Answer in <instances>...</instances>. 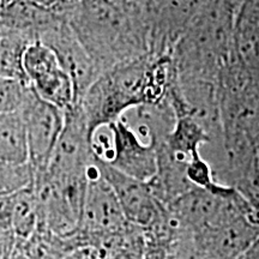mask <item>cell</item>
<instances>
[{"mask_svg":"<svg viewBox=\"0 0 259 259\" xmlns=\"http://www.w3.org/2000/svg\"><path fill=\"white\" fill-rule=\"evenodd\" d=\"M64 16L101 74L149 54L148 32L137 0H79L67 4Z\"/></svg>","mask_w":259,"mask_h":259,"instance_id":"1","label":"cell"},{"mask_svg":"<svg viewBox=\"0 0 259 259\" xmlns=\"http://www.w3.org/2000/svg\"><path fill=\"white\" fill-rule=\"evenodd\" d=\"M258 242H259V240H258Z\"/></svg>","mask_w":259,"mask_h":259,"instance_id":"34","label":"cell"},{"mask_svg":"<svg viewBox=\"0 0 259 259\" xmlns=\"http://www.w3.org/2000/svg\"><path fill=\"white\" fill-rule=\"evenodd\" d=\"M186 177L193 186L200 189H209L213 184L218 183L213 177L211 166L200 153L194 155L187 161Z\"/></svg>","mask_w":259,"mask_h":259,"instance_id":"22","label":"cell"},{"mask_svg":"<svg viewBox=\"0 0 259 259\" xmlns=\"http://www.w3.org/2000/svg\"><path fill=\"white\" fill-rule=\"evenodd\" d=\"M212 0H138L147 28L149 54H171L177 41Z\"/></svg>","mask_w":259,"mask_h":259,"instance_id":"4","label":"cell"},{"mask_svg":"<svg viewBox=\"0 0 259 259\" xmlns=\"http://www.w3.org/2000/svg\"><path fill=\"white\" fill-rule=\"evenodd\" d=\"M27 2L32 3V4L37 6H41L44 9L59 12H63L65 8H66V5L70 4V3H66L65 0H27Z\"/></svg>","mask_w":259,"mask_h":259,"instance_id":"25","label":"cell"},{"mask_svg":"<svg viewBox=\"0 0 259 259\" xmlns=\"http://www.w3.org/2000/svg\"><path fill=\"white\" fill-rule=\"evenodd\" d=\"M240 3L212 0L194 18L171 51L180 82L218 83L233 56V30Z\"/></svg>","mask_w":259,"mask_h":259,"instance_id":"2","label":"cell"},{"mask_svg":"<svg viewBox=\"0 0 259 259\" xmlns=\"http://www.w3.org/2000/svg\"><path fill=\"white\" fill-rule=\"evenodd\" d=\"M0 210L8 218L17 240H25L38 227V205L32 185L0 199Z\"/></svg>","mask_w":259,"mask_h":259,"instance_id":"14","label":"cell"},{"mask_svg":"<svg viewBox=\"0 0 259 259\" xmlns=\"http://www.w3.org/2000/svg\"><path fill=\"white\" fill-rule=\"evenodd\" d=\"M128 221L112 187L100 174L96 160L88 171L77 240L89 246L100 236L121 229Z\"/></svg>","mask_w":259,"mask_h":259,"instance_id":"6","label":"cell"},{"mask_svg":"<svg viewBox=\"0 0 259 259\" xmlns=\"http://www.w3.org/2000/svg\"><path fill=\"white\" fill-rule=\"evenodd\" d=\"M156 153L157 170L148 185L155 199L167 205L196 186L186 177L187 160L176 156L162 145L156 147Z\"/></svg>","mask_w":259,"mask_h":259,"instance_id":"13","label":"cell"},{"mask_svg":"<svg viewBox=\"0 0 259 259\" xmlns=\"http://www.w3.org/2000/svg\"><path fill=\"white\" fill-rule=\"evenodd\" d=\"M258 160H259V153H258Z\"/></svg>","mask_w":259,"mask_h":259,"instance_id":"32","label":"cell"},{"mask_svg":"<svg viewBox=\"0 0 259 259\" xmlns=\"http://www.w3.org/2000/svg\"><path fill=\"white\" fill-rule=\"evenodd\" d=\"M35 170V169H34ZM85 180H58L35 170L34 189L38 205V226L60 236H73L79 228Z\"/></svg>","mask_w":259,"mask_h":259,"instance_id":"3","label":"cell"},{"mask_svg":"<svg viewBox=\"0 0 259 259\" xmlns=\"http://www.w3.org/2000/svg\"><path fill=\"white\" fill-rule=\"evenodd\" d=\"M114 2H119V3H128V2H134V0H114Z\"/></svg>","mask_w":259,"mask_h":259,"instance_id":"29","label":"cell"},{"mask_svg":"<svg viewBox=\"0 0 259 259\" xmlns=\"http://www.w3.org/2000/svg\"><path fill=\"white\" fill-rule=\"evenodd\" d=\"M31 42L34 41L14 32L0 34V77L28 83L23 71V56Z\"/></svg>","mask_w":259,"mask_h":259,"instance_id":"18","label":"cell"},{"mask_svg":"<svg viewBox=\"0 0 259 259\" xmlns=\"http://www.w3.org/2000/svg\"><path fill=\"white\" fill-rule=\"evenodd\" d=\"M65 2H66V3H70V4H71V3H76V2H79V0H65Z\"/></svg>","mask_w":259,"mask_h":259,"instance_id":"30","label":"cell"},{"mask_svg":"<svg viewBox=\"0 0 259 259\" xmlns=\"http://www.w3.org/2000/svg\"><path fill=\"white\" fill-rule=\"evenodd\" d=\"M167 259H210L193 233L178 235L167 247Z\"/></svg>","mask_w":259,"mask_h":259,"instance_id":"21","label":"cell"},{"mask_svg":"<svg viewBox=\"0 0 259 259\" xmlns=\"http://www.w3.org/2000/svg\"><path fill=\"white\" fill-rule=\"evenodd\" d=\"M106 259H139V258L135 257V255L127 254V253H118V254H114V255H112V257L106 258Z\"/></svg>","mask_w":259,"mask_h":259,"instance_id":"27","label":"cell"},{"mask_svg":"<svg viewBox=\"0 0 259 259\" xmlns=\"http://www.w3.org/2000/svg\"><path fill=\"white\" fill-rule=\"evenodd\" d=\"M258 240L255 241L250 248H247L244 253L240 254L238 258H235V259H259V242H258Z\"/></svg>","mask_w":259,"mask_h":259,"instance_id":"26","label":"cell"},{"mask_svg":"<svg viewBox=\"0 0 259 259\" xmlns=\"http://www.w3.org/2000/svg\"><path fill=\"white\" fill-rule=\"evenodd\" d=\"M63 259H100V257L97 252L89 246H79L65 255Z\"/></svg>","mask_w":259,"mask_h":259,"instance_id":"24","label":"cell"},{"mask_svg":"<svg viewBox=\"0 0 259 259\" xmlns=\"http://www.w3.org/2000/svg\"><path fill=\"white\" fill-rule=\"evenodd\" d=\"M210 259H235L259 239V222L250 216L194 233Z\"/></svg>","mask_w":259,"mask_h":259,"instance_id":"11","label":"cell"},{"mask_svg":"<svg viewBox=\"0 0 259 259\" xmlns=\"http://www.w3.org/2000/svg\"><path fill=\"white\" fill-rule=\"evenodd\" d=\"M96 164L101 177L115 193L126 220L147 228L156 218L162 205L155 199L148 183L126 176L105 162L96 160Z\"/></svg>","mask_w":259,"mask_h":259,"instance_id":"9","label":"cell"},{"mask_svg":"<svg viewBox=\"0 0 259 259\" xmlns=\"http://www.w3.org/2000/svg\"><path fill=\"white\" fill-rule=\"evenodd\" d=\"M233 58L259 85V0H244L233 30Z\"/></svg>","mask_w":259,"mask_h":259,"instance_id":"12","label":"cell"},{"mask_svg":"<svg viewBox=\"0 0 259 259\" xmlns=\"http://www.w3.org/2000/svg\"><path fill=\"white\" fill-rule=\"evenodd\" d=\"M29 88L24 80L0 77V114L19 112Z\"/></svg>","mask_w":259,"mask_h":259,"instance_id":"20","label":"cell"},{"mask_svg":"<svg viewBox=\"0 0 259 259\" xmlns=\"http://www.w3.org/2000/svg\"><path fill=\"white\" fill-rule=\"evenodd\" d=\"M9 259H28L27 257H24L23 254L21 253V252H18L17 251V248L15 247V250H14V252H12V254L10 255V258Z\"/></svg>","mask_w":259,"mask_h":259,"instance_id":"28","label":"cell"},{"mask_svg":"<svg viewBox=\"0 0 259 259\" xmlns=\"http://www.w3.org/2000/svg\"><path fill=\"white\" fill-rule=\"evenodd\" d=\"M79 247L77 236H60L46 227L38 226L25 240H17L16 248L28 259H63Z\"/></svg>","mask_w":259,"mask_h":259,"instance_id":"15","label":"cell"},{"mask_svg":"<svg viewBox=\"0 0 259 259\" xmlns=\"http://www.w3.org/2000/svg\"><path fill=\"white\" fill-rule=\"evenodd\" d=\"M209 143L208 134L193 116L179 115L177 116L173 130L160 145L176 156L189 161L194 155L200 153L204 145Z\"/></svg>","mask_w":259,"mask_h":259,"instance_id":"16","label":"cell"},{"mask_svg":"<svg viewBox=\"0 0 259 259\" xmlns=\"http://www.w3.org/2000/svg\"><path fill=\"white\" fill-rule=\"evenodd\" d=\"M0 259H4V258H2V257H0Z\"/></svg>","mask_w":259,"mask_h":259,"instance_id":"33","label":"cell"},{"mask_svg":"<svg viewBox=\"0 0 259 259\" xmlns=\"http://www.w3.org/2000/svg\"><path fill=\"white\" fill-rule=\"evenodd\" d=\"M17 238L14 234L11 226L5 213L0 210V257L4 259H9L12 254Z\"/></svg>","mask_w":259,"mask_h":259,"instance_id":"23","label":"cell"},{"mask_svg":"<svg viewBox=\"0 0 259 259\" xmlns=\"http://www.w3.org/2000/svg\"><path fill=\"white\" fill-rule=\"evenodd\" d=\"M114 138L109 166L126 176L148 183L156 174L157 153L154 144L144 143L121 118L111 122Z\"/></svg>","mask_w":259,"mask_h":259,"instance_id":"10","label":"cell"},{"mask_svg":"<svg viewBox=\"0 0 259 259\" xmlns=\"http://www.w3.org/2000/svg\"><path fill=\"white\" fill-rule=\"evenodd\" d=\"M28 142V162L35 170L47 167L65 122V111L42 100L30 87L19 109Z\"/></svg>","mask_w":259,"mask_h":259,"instance_id":"7","label":"cell"},{"mask_svg":"<svg viewBox=\"0 0 259 259\" xmlns=\"http://www.w3.org/2000/svg\"><path fill=\"white\" fill-rule=\"evenodd\" d=\"M28 142L19 112L0 114V161L27 163Z\"/></svg>","mask_w":259,"mask_h":259,"instance_id":"17","label":"cell"},{"mask_svg":"<svg viewBox=\"0 0 259 259\" xmlns=\"http://www.w3.org/2000/svg\"><path fill=\"white\" fill-rule=\"evenodd\" d=\"M34 177L35 170L29 162L10 163L0 161V199L31 186Z\"/></svg>","mask_w":259,"mask_h":259,"instance_id":"19","label":"cell"},{"mask_svg":"<svg viewBox=\"0 0 259 259\" xmlns=\"http://www.w3.org/2000/svg\"><path fill=\"white\" fill-rule=\"evenodd\" d=\"M37 41H41L56 53L61 67L71 77L76 105L101 73L73 34L64 11L42 30Z\"/></svg>","mask_w":259,"mask_h":259,"instance_id":"8","label":"cell"},{"mask_svg":"<svg viewBox=\"0 0 259 259\" xmlns=\"http://www.w3.org/2000/svg\"><path fill=\"white\" fill-rule=\"evenodd\" d=\"M90 130L83 111L73 105L65 111V122L45 171L59 180H85L95 162L90 147Z\"/></svg>","mask_w":259,"mask_h":259,"instance_id":"5","label":"cell"},{"mask_svg":"<svg viewBox=\"0 0 259 259\" xmlns=\"http://www.w3.org/2000/svg\"><path fill=\"white\" fill-rule=\"evenodd\" d=\"M235 2H238V3H241V4H242V3H244V0H235Z\"/></svg>","mask_w":259,"mask_h":259,"instance_id":"31","label":"cell"}]
</instances>
